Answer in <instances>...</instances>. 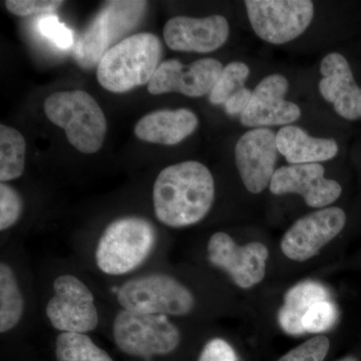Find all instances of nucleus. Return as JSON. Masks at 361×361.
<instances>
[{"label": "nucleus", "instance_id": "obj_16", "mask_svg": "<svg viewBox=\"0 0 361 361\" xmlns=\"http://www.w3.org/2000/svg\"><path fill=\"white\" fill-rule=\"evenodd\" d=\"M229 32V23L222 16L204 18L177 16L166 23L164 39L173 51L207 54L222 47Z\"/></svg>", "mask_w": 361, "mask_h": 361}, {"label": "nucleus", "instance_id": "obj_25", "mask_svg": "<svg viewBox=\"0 0 361 361\" xmlns=\"http://www.w3.org/2000/svg\"><path fill=\"white\" fill-rule=\"evenodd\" d=\"M336 318V307L330 299L316 303L304 316L302 320L304 332L322 334L327 331L334 326Z\"/></svg>", "mask_w": 361, "mask_h": 361}, {"label": "nucleus", "instance_id": "obj_12", "mask_svg": "<svg viewBox=\"0 0 361 361\" xmlns=\"http://www.w3.org/2000/svg\"><path fill=\"white\" fill-rule=\"evenodd\" d=\"M223 70L224 66L215 59H198L188 66L177 59H169L159 66L148 90L154 96L180 92L187 97H203L210 94Z\"/></svg>", "mask_w": 361, "mask_h": 361}, {"label": "nucleus", "instance_id": "obj_20", "mask_svg": "<svg viewBox=\"0 0 361 361\" xmlns=\"http://www.w3.org/2000/svg\"><path fill=\"white\" fill-rule=\"evenodd\" d=\"M330 299L329 290L318 282L306 280L289 289L284 303L278 312V322L286 334L301 336L305 334L302 320L316 303Z\"/></svg>", "mask_w": 361, "mask_h": 361}, {"label": "nucleus", "instance_id": "obj_13", "mask_svg": "<svg viewBox=\"0 0 361 361\" xmlns=\"http://www.w3.org/2000/svg\"><path fill=\"white\" fill-rule=\"evenodd\" d=\"M276 134L265 128L245 133L235 148V161L244 186L259 194L270 186L277 161Z\"/></svg>", "mask_w": 361, "mask_h": 361}, {"label": "nucleus", "instance_id": "obj_7", "mask_svg": "<svg viewBox=\"0 0 361 361\" xmlns=\"http://www.w3.org/2000/svg\"><path fill=\"white\" fill-rule=\"evenodd\" d=\"M145 1H113L101 11L78 37L73 54L84 68L99 65L111 45L141 20L146 9Z\"/></svg>", "mask_w": 361, "mask_h": 361}, {"label": "nucleus", "instance_id": "obj_5", "mask_svg": "<svg viewBox=\"0 0 361 361\" xmlns=\"http://www.w3.org/2000/svg\"><path fill=\"white\" fill-rule=\"evenodd\" d=\"M116 299L123 310L145 314L185 316L195 307L193 293L174 277L160 273L129 280Z\"/></svg>", "mask_w": 361, "mask_h": 361}, {"label": "nucleus", "instance_id": "obj_11", "mask_svg": "<svg viewBox=\"0 0 361 361\" xmlns=\"http://www.w3.org/2000/svg\"><path fill=\"white\" fill-rule=\"evenodd\" d=\"M345 223L346 214L342 209L323 208L297 220L285 232L280 247L287 258L304 262L336 238Z\"/></svg>", "mask_w": 361, "mask_h": 361}, {"label": "nucleus", "instance_id": "obj_6", "mask_svg": "<svg viewBox=\"0 0 361 361\" xmlns=\"http://www.w3.org/2000/svg\"><path fill=\"white\" fill-rule=\"evenodd\" d=\"M113 336L122 353L142 358L170 355L180 342V330L168 316L125 310L114 319Z\"/></svg>", "mask_w": 361, "mask_h": 361}, {"label": "nucleus", "instance_id": "obj_26", "mask_svg": "<svg viewBox=\"0 0 361 361\" xmlns=\"http://www.w3.org/2000/svg\"><path fill=\"white\" fill-rule=\"evenodd\" d=\"M23 212L20 195L6 183L0 184V230L8 229L20 220Z\"/></svg>", "mask_w": 361, "mask_h": 361}, {"label": "nucleus", "instance_id": "obj_17", "mask_svg": "<svg viewBox=\"0 0 361 361\" xmlns=\"http://www.w3.org/2000/svg\"><path fill=\"white\" fill-rule=\"evenodd\" d=\"M323 78L319 82L322 97L334 104V110L348 121L361 118V87L356 84L348 61L341 54L332 52L320 65Z\"/></svg>", "mask_w": 361, "mask_h": 361}, {"label": "nucleus", "instance_id": "obj_21", "mask_svg": "<svg viewBox=\"0 0 361 361\" xmlns=\"http://www.w3.org/2000/svg\"><path fill=\"white\" fill-rule=\"evenodd\" d=\"M25 301L13 270L6 263L0 264V332L6 334L20 323Z\"/></svg>", "mask_w": 361, "mask_h": 361}, {"label": "nucleus", "instance_id": "obj_29", "mask_svg": "<svg viewBox=\"0 0 361 361\" xmlns=\"http://www.w3.org/2000/svg\"><path fill=\"white\" fill-rule=\"evenodd\" d=\"M65 4L54 0H7L6 7L9 13L18 16L32 14H49Z\"/></svg>", "mask_w": 361, "mask_h": 361}, {"label": "nucleus", "instance_id": "obj_28", "mask_svg": "<svg viewBox=\"0 0 361 361\" xmlns=\"http://www.w3.org/2000/svg\"><path fill=\"white\" fill-rule=\"evenodd\" d=\"M329 348V339L324 336H317L291 349L277 361H323Z\"/></svg>", "mask_w": 361, "mask_h": 361}, {"label": "nucleus", "instance_id": "obj_18", "mask_svg": "<svg viewBox=\"0 0 361 361\" xmlns=\"http://www.w3.org/2000/svg\"><path fill=\"white\" fill-rule=\"evenodd\" d=\"M198 118L186 109L161 110L145 116L135 127V134L142 141L174 146L193 134Z\"/></svg>", "mask_w": 361, "mask_h": 361}, {"label": "nucleus", "instance_id": "obj_30", "mask_svg": "<svg viewBox=\"0 0 361 361\" xmlns=\"http://www.w3.org/2000/svg\"><path fill=\"white\" fill-rule=\"evenodd\" d=\"M198 361H237L236 353L224 339L214 338L202 349Z\"/></svg>", "mask_w": 361, "mask_h": 361}, {"label": "nucleus", "instance_id": "obj_32", "mask_svg": "<svg viewBox=\"0 0 361 361\" xmlns=\"http://www.w3.org/2000/svg\"><path fill=\"white\" fill-rule=\"evenodd\" d=\"M337 361H358V360L355 356H346V357L341 358V360Z\"/></svg>", "mask_w": 361, "mask_h": 361}, {"label": "nucleus", "instance_id": "obj_8", "mask_svg": "<svg viewBox=\"0 0 361 361\" xmlns=\"http://www.w3.org/2000/svg\"><path fill=\"white\" fill-rule=\"evenodd\" d=\"M245 6L254 32L272 44H286L300 37L314 16L310 0H247Z\"/></svg>", "mask_w": 361, "mask_h": 361}, {"label": "nucleus", "instance_id": "obj_10", "mask_svg": "<svg viewBox=\"0 0 361 361\" xmlns=\"http://www.w3.org/2000/svg\"><path fill=\"white\" fill-rule=\"evenodd\" d=\"M207 254L209 261L228 273L240 288H251L264 279L269 257L264 244L251 242L239 246L229 235L218 232L209 240Z\"/></svg>", "mask_w": 361, "mask_h": 361}, {"label": "nucleus", "instance_id": "obj_22", "mask_svg": "<svg viewBox=\"0 0 361 361\" xmlns=\"http://www.w3.org/2000/svg\"><path fill=\"white\" fill-rule=\"evenodd\" d=\"M26 142L18 130L0 126V180L18 179L25 166Z\"/></svg>", "mask_w": 361, "mask_h": 361}, {"label": "nucleus", "instance_id": "obj_23", "mask_svg": "<svg viewBox=\"0 0 361 361\" xmlns=\"http://www.w3.org/2000/svg\"><path fill=\"white\" fill-rule=\"evenodd\" d=\"M56 361H114L84 334L61 332L56 341Z\"/></svg>", "mask_w": 361, "mask_h": 361}, {"label": "nucleus", "instance_id": "obj_24", "mask_svg": "<svg viewBox=\"0 0 361 361\" xmlns=\"http://www.w3.org/2000/svg\"><path fill=\"white\" fill-rule=\"evenodd\" d=\"M250 70L246 63L241 61H233L225 66L219 80L209 94L210 103L224 104L235 92L243 89Z\"/></svg>", "mask_w": 361, "mask_h": 361}, {"label": "nucleus", "instance_id": "obj_3", "mask_svg": "<svg viewBox=\"0 0 361 361\" xmlns=\"http://www.w3.org/2000/svg\"><path fill=\"white\" fill-rule=\"evenodd\" d=\"M44 113L65 130L71 146L84 154H94L103 146L108 123L101 106L84 90L58 92L47 97Z\"/></svg>", "mask_w": 361, "mask_h": 361}, {"label": "nucleus", "instance_id": "obj_1", "mask_svg": "<svg viewBox=\"0 0 361 361\" xmlns=\"http://www.w3.org/2000/svg\"><path fill=\"white\" fill-rule=\"evenodd\" d=\"M215 199V183L209 169L196 161L169 166L154 184L156 217L172 228L197 224L206 217Z\"/></svg>", "mask_w": 361, "mask_h": 361}, {"label": "nucleus", "instance_id": "obj_19", "mask_svg": "<svg viewBox=\"0 0 361 361\" xmlns=\"http://www.w3.org/2000/svg\"><path fill=\"white\" fill-rule=\"evenodd\" d=\"M277 148L291 165L319 164L338 153L334 140L310 137L300 128L285 126L276 134Z\"/></svg>", "mask_w": 361, "mask_h": 361}, {"label": "nucleus", "instance_id": "obj_9", "mask_svg": "<svg viewBox=\"0 0 361 361\" xmlns=\"http://www.w3.org/2000/svg\"><path fill=\"white\" fill-rule=\"evenodd\" d=\"M54 296L45 308L52 327L61 332L87 334L99 325V312L92 292L78 277L61 275L52 284Z\"/></svg>", "mask_w": 361, "mask_h": 361}, {"label": "nucleus", "instance_id": "obj_15", "mask_svg": "<svg viewBox=\"0 0 361 361\" xmlns=\"http://www.w3.org/2000/svg\"><path fill=\"white\" fill-rule=\"evenodd\" d=\"M288 90V80L282 75L263 78L253 90L250 104L240 116L242 125L250 128L289 125L296 122L301 110L296 104L284 99Z\"/></svg>", "mask_w": 361, "mask_h": 361}, {"label": "nucleus", "instance_id": "obj_2", "mask_svg": "<svg viewBox=\"0 0 361 361\" xmlns=\"http://www.w3.org/2000/svg\"><path fill=\"white\" fill-rule=\"evenodd\" d=\"M160 39L152 33H137L109 49L97 66L99 85L111 92L149 84L161 65Z\"/></svg>", "mask_w": 361, "mask_h": 361}, {"label": "nucleus", "instance_id": "obj_27", "mask_svg": "<svg viewBox=\"0 0 361 361\" xmlns=\"http://www.w3.org/2000/svg\"><path fill=\"white\" fill-rule=\"evenodd\" d=\"M40 35L61 49H68L75 44L73 32L65 23L52 14H45L37 21Z\"/></svg>", "mask_w": 361, "mask_h": 361}, {"label": "nucleus", "instance_id": "obj_14", "mask_svg": "<svg viewBox=\"0 0 361 361\" xmlns=\"http://www.w3.org/2000/svg\"><path fill=\"white\" fill-rule=\"evenodd\" d=\"M320 164L284 166L276 170L270 183L274 195L299 194L312 208H324L341 197L342 188L336 180L325 179Z\"/></svg>", "mask_w": 361, "mask_h": 361}, {"label": "nucleus", "instance_id": "obj_31", "mask_svg": "<svg viewBox=\"0 0 361 361\" xmlns=\"http://www.w3.org/2000/svg\"><path fill=\"white\" fill-rule=\"evenodd\" d=\"M252 94H253V92L246 87L235 92L224 104L226 113L230 116H241L243 115L244 111L250 104Z\"/></svg>", "mask_w": 361, "mask_h": 361}, {"label": "nucleus", "instance_id": "obj_4", "mask_svg": "<svg viewBox=\"0 0 361 361\" xmlns=\"http://www.w3.org/2000/svg\"><path fill=\"white\" fill-rule=\"evenodd\" d=\"M156 242V229L149 221L135 216L120 218L106 228L97 242V266L111 276L128 274L147 260Z\"/></svg>", "mask_w": 361, "mask_h": 361}]
</instances>
